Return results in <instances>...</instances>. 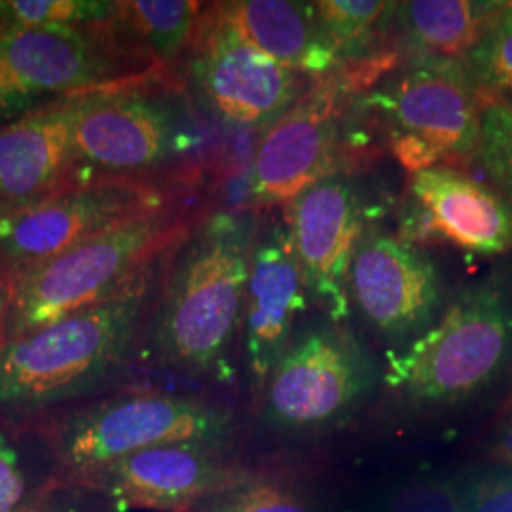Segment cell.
I'll return each mask as SVG.
<instances>
[{"label":"cell","mask_w":512,"mask_h":512,"mask_svg":"<svg viewBox=\"0 0 512 512\" xmlns=\"http://www.w3.org/2000/svg\"><path fill=\"white\" fill-rule=\"evenodd\" d=\"M0 74L19 95L73 97L167 76L129 37L118 14L92 25L0 27Z\"/></svg>","instance_id":"8"},{"label":"cell","mask_w":512,"mask_h":512,"mask_svg":"<svg viewBox=\"0 0 512 512\" xmlns=\"http://www.w3.org/2000/svg\"><path fill=\"white\" fill-rule=\"evenodd\" d=\"M482 162L497 192L512 205V103L497 99L484 103L480 122Z\"/></svg>","instance_id":"27"},{"label":"cell","mask_w":512,"mask_h":512,"mask_svg":"<svg viewBox=\"0 0 512 512\" xmlns=\"http://www.w3.org/2000/svg\"><path fill=\"white\" fill-rule=\"evenodd\" d=\"M461 67L484 103L512 97V33L492 25Z\"/></svg>","instance_id":"26"},{"label":"cell","mask_w":512,"mask_h":512,"mask_svg":"<svg viewBox=\"0 0 512 512\" xmlns=\"http://www.w3.org/2000/svg\"><path fill=\"white\" fill-rule=\"evenodd\" d=\"M50 476L38 440L0 423V512H18L50 484Z\"/></svg>","instance_id":"24"},{"label":"cell","mask_w":512,"mask_h":512,"mask_svg":"<svg viewBox=\"0 0 512 512\" xmlns=\"http://www.w3.org/2000/svg\"><path fill=\"white\" fill-rule=\"evenodd\" d=\"M285 224L311 302L325 311L332 323L348 319L349 272L366 236L359 188L344 173L330 175L287 205Z\"/></svg>","instance_id":"15"},{"label":"cell","mask_w":512,"mask_h":512,"mask_svg":"<svg viewBox=\"0 0 512 512\" xmlns=\"http://www.w3.org/2000/svg\"><path fill=\"white\" fill-rule=\"evenodd\" d=\"M37 105L40 103H35L31 99L19 95L18 92H14L8 86V82L4 80V76L0 74V124L18 118L19 114H23Z\"/></svg>","instance_id":"32"},{"label":"cell","mask_w":512,"mask_h":512,"mask_svg":"<svg viewBox=\"0 0 512 512\" xmlns=\"http://www.w3.org/2000/svg\"><path fill=\"white\" fill-rule=\"evenodd\" d=\"M169 255L109 298L2 344V425L21 431L55 412L116 391L128 366L135 363Z\"/></svg>","instance_id":"2"},{"label":"cell","mask_w":512,"mask_h":512,"mask_svg":"<svg viewBox=\"0 0 512 512\" xmlns=\"http://www.w3.org/2000/svg\"><path fill=\"white\" fill-rule=\"evenodd\" d=\"M217 8L260 52L293 73L325 80L346 67L315 2L234 0L217 2Z\"/></svg>","instance_id":"19"},{"label":"cell","mask_w":512,"mask_h":512,"mask_svg":"<svg viewBox=\"0 0 512 512\" xmlns=\"http://www.w3.org/2000/svg\"><path fill=\"white\" fill-rule=\"evenodd\" d=\"M349 300L366 323L389 340H412L439 317L440 275L420 245L368 234L349 272Z\"/></svg>","instance_id":"16"},{"label":"cell","mask_w":512,"mask_h":512,"mask_svg":"<svg viewBox=\"0 0 512 512\" xmlns=\"http://www.w3.org/2000/svg\"><path fill=\"white\" fill-rule=\"evenodd\" d=\"M200 128L171 78L156 76L78 95V179L112 177L184 186L198 171Z\"/></svg>","instance_id":"3"},{"label":"cell","mask_w":512,"mask_h":512,"mask_svg":"<svg viewBox=\"0 0 512 512\" xmlns=\"http://www.w3.org/2000/svg\"><path fill=\"white\" fill-rule=\"evenodd\" d=\"M488 456L497 463V467L512 471V401L507 404L495 425Z\"/></svg>","instance_id":"31"},{"label":"cell","mask_w":512,"mask_h":512,"mask_svg":"<svg viewBox=\"0 0 512 512\" xmlns=\"http://www.w3.org/2000/svg\"><path fill=\"white\" fill-rule=\"evenodd\" d=\"M190 512H323L319 501L293 476L255 467L251 476L198 503Z\"/></svg>","instance_id":"23"},{"label":"cell","mask_w":512,"mask_h":512,"mask_svg":"<svg viewBox=\"0 0 512 512\" xmlns=\"http://www.w3.org/2000/svg\"><path fill=\"white\" fill-rule=\"evenodd\" d=\"M315 8L346 65L361 63V71L368 74L384 69L385 63H372L368 57L382 44L397 18V2L321 0L315 2Z\"/></svg>","instance_id":"22"},{"label":"cell","mask_w":512,"mask_h":512,"mask_svg":"<svg viewBox=\"0 0 512 512\" xmlns=\"http://www.w3.org/2000/svg\"><path fill=\"white\" fill-rule=\"evenodd\" d=\"M236 450L205 442L164 444L52 484L99 495L116 512H190L255 471Z\"/></svg>","instance_id":"11"},{"label":"cell","mask_w":512,"mask_h":512,"mask_svg":"<svg viewBox=\"0 0 512 512\" xmlns=\"http://www.w3.org/2000/svg\"><path fill=\"white\" fill-rule=\"evenodd\" d=\"M467 512H512L511 469H490L465 480Z\"/></svg>","instance_id":"29"},{"label":"cell","mask_w":512,"mask_h":512,"mask_svg":"<svg viewBox=\"0 0 512 512\" xmlns=\"http://www.w3.org/2000/svg\"><path fill=\"white\" fill-rule=\"evenodd\" d=\"M76 103L78 95L57 97L0 124V219L78 181Z\"/></svg>","instance_id":"18"},{"label":"cell","mask_w":512,"mask_h":512,"mask_svg":"<svg viewBox=\"0 0 512 512\" xmlns=\"http://www.w3.org/2000/svg\"><path fill=\"white\" fill-rule=\"evenodd\" d=\"M183 186L131 179H78L0 219V272L18 275L112 226L179 203Z\"/></svg>","instance_id":"10"},{"label":"cell","mask_w":512,"mask_h":512,"mask_svg":"<svg viewBox=\"0 0 512 512\" xmlns=\"http://www.w3.org/2000/svg\"><path fill=\"white\" fill-rule=\"evenodd\" d=\"M507 101H509V103H512V97H511V99H507Z\"/></svg>","instance_id":"36"},{"label":"cell","mask_w":512,"mask_h":512,"mask_svg":"<svg viewBox=\"0 0 512 512\" xmlns=\"http://www.w3.org/2000/svg\"><path fill=\"white\" fill-rule=\"evenodd\" d=\"M378 380L361 340L329 321L294 336L258 397V420L287 437L319 435L349 420Z\"/></svg>","instance_id":"9"},{"label":"cell","mask_w":512,"mask_h":512,"mask_svg":"<svg viewBox=\"0 0 512 512\" xmlns=\"http://www.w3.org/2000/svg\"><path fill=\"white\" fill-rule=\"evenodd\" d=\"M256 222L217 211L171 251L135 361L183 378L232 384L241 349Z\"/></svg>","instance_id":"1"},{"label":"cell","mask_w":512,"mask_h":512,"mask_svg":"<svg viewBox=\"0 0 512 512\" xmlns=\"http://www.w3.org/2000/svg\"><path fill=\"white\" fill-rule=\"evenodd\" d=\"M399 238L420 247L503 255L512 249V205L459 167L435 165L410 175Z\"/></svg>","instance_id":"14"},{"label":"cell","mask_w":512,"mask_h":512,"mask_svg":"<svg viewBox=\"0 0 512 512\" xmlns=\"http://www.w3.org/2000/svg\"><path fill=\"white\" fill-rule=\"evenodd\" d=\"M511 349V302L501 281L484 279L461 291L429 329L389 349L380 382L406 410H440L492 384Z\"/></svg>","instance_id":"6"},{"label":"cell","mask_w":512,"mask_h":512,"mask_svg":"<svg viewBox=\"0 0 512 512\" xmlns=\"http://www.w3.org/2000/svg\"><path fill=\"white\" fill-rule=\"evenodd\" d=\"M31 435L59 482L129 454L177 442L236 448L238 420L224 404L156 389H116L37 421Z\"/></svg>","instance_id":"4"},{"label":"cell","mask_w":512,"mask_h":512,"mask_svg":"<svg viewBox=\"0 0 512 512\" xmlns=\"http://www.w3.org/2000/svg\"><path fill=\"white\" fill-rule=\"evenodd\" d=\"M494 25L512 33V2L503 4V8L499 10V14L495 18Z\"/></svg>","instance_id":"34"},{"label":"cell","mask_w":512,"mask_h":512,"mask_svg":"<svg viewBox=\"0 0 512 512\" xmlns=\"http://www.w3.org/2000/svg\"><path fill=\"white\" fill-rule=\"evenodd\" d=\"M202 12V4L192 0L116 2V14L129 37L167 76L186 61Z\"/></svg>","instance_id":"21"},{"label":"cell","mask_w":512,"mask_h":512,"mask_svg":"<svg viewBox=\"0 0 512 512\" xmlns=\"http://www.w3.org/2000/svg\"><path fill=\"white\" fill-rule=\"evenodd\" d=\"M361 107L410 175L478 154L484 101L461 61L420 59L366 93Z\"/></svg>","instance_id":"7"},{"label":"cell","mask_w":512,"mask_h":512,"mask_svg":"<svg viewBox=\"0 0 512 512\" xmlns=\"http://www.w3.org/2000/svg\"><path fill=\"white\" fill-rule=\"evenodd\" d=\"M6 25V4L0 2V27Z\"/></svg>","instance_id":"35"},{"label":"cell","mask_w":512,"mask_h":512,"mask_svg":"<svg viewBox=\"0 0 512 512\" xmlns=\"http://www.w3.org/2000/svg\"><path fill=\"white\" fill-rule=\"evenodd\" d=\"M194 224L183 203L167 205L124 220L14 275L4 344L109 298L169 255Z\"/></svg>","instance_id":"5"},{"label":"cell","mask_w":512,"mask_h":512,"mask_svg":"<svg viewBox=\"0 0 512 512\" xmlns=\"http://www.w3.org/2000/svg\"><path fill=\"white\" fill-rule=\"evenodd\" d=\"M311 296L289 228L275 222L256 236L245 296L241 355L251 395L258 401L270 374L293 344L294 329Z\"/></svg>","instance_id":"17"},{"label":"cell","mask_w":512,"mask_h":512,"mask_svg":"<svg viewBox=\"0 0 512 512\" xmlns=\"http://www.w3.org/2000/svg\"><path fill=\"white\" fill-rule=\"evenodd\" d=\"M6 4V25L52 27L92 25L114 16L116 2L93 0H10Z\"/></svg>","instance_id":"28"},{"label":"cell","mask_w":512,"mask_h":512,"mask_svg":"<svg viewBox=\"0 0 512 512\" xmlns=\"http://www.w3.org/2000/svg\"><path fill=\"white\" fill-rule=\"evenodd\" d=\"M374 512H467L465 480L448 475L397 480L374 501Z\"/></svg>","instance_id":"25"},{"label":"cell","mask_w":512,"mask_h":512,"mask_svg":"<svg viewBox=\"0 0 512 512\" xmlns=\"http://www.w3.org/2000/svg\"><path fill=\"white\" fill-rule=\"evenodd\" d=\"M346 82L336 76L321 80L264 129L249 177L253 205H289L311 186L342 173L351 148L342 105Z\"/></svg>","instance_id":"13"},{"label":"cell","mask_w":512,"mask_h":512,"mask_svg":"<svg viewBox=\"0 0 512 512\" xmlns=\"http://www.w3.org/2000/svg\"><path fill=\"white\" fill-rule=\"evenodd\" d=\"M186 65L207 107L238 126L266 129L306 93L304 76L260 52L217 4L203 8Z\"/></svg>","instance_id":"12"},{"label":"cell","mask_w":512,"mask_h":512,"mask_svg":"<svg viewBox=\"0 0 512 512\" xmlns=\"http://www.w3.org/2000/svg\"><path fill=\"white\" fill-rule=\"evenodd\" d=\"M505 2L410 0L397 2V21L421 59L461 61L494 25Z\"/></svg>","instance_id":"20"},{"label":"cell","mask_w":512,"mask_h":512,"mask_svg":"<svg viewBox=\"0 0 512 512\" xmlns=\"http://www.w3.org/2000/svg\"><path fill=\"white\" fill-rule=\"evenodd\" d=\"M18 512H116L107 499L80 490L48 484Z\"/></svg>","instance_id":"30"},{"label":"cell","mask_w":512,"mask_h":512,"mask_svg":"<svg viewBox=\"0 0 512 512\" xmlns=\"http://www.w3.org/2000/svg\"><path fill=\"white\" fill-rule=\"evenodd\" d=\"M12 296H14V277L6 272H0V348L4 344V329H6Z\"/></svg>","instance_id":"33"}]
</instances>
